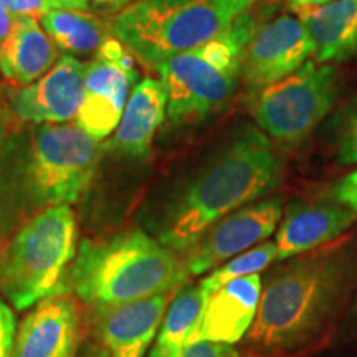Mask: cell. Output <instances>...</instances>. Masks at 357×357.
<instances>
[{"instance_id": "cell-27", "label": "cell", "mask_w": 357, "mask_h": 357, "mask_svg": "<svg viewBox=\"0 0 357 357\" xmlns=\"http://www.w3.org/2000/svg\"><path fill=\"white\" fill-rule=\"evenodd\" d=\"M0 6L6 7L15 15H30V17H42L50 10H55L48 0H0Z\"/></svg>"}, {"instance_id": "cell-33", "label": "cell", "mask_w": 357, "mask_h": 357, "mask_svg": "<svg viewBox=\"0 0 357 357\" xmlns=\"http://www.w3.org/2000/svg\"><path fill=\"white\" fill-rule=\"evenodd\" d=\"M8 131V111L3 105L2 100H0V146H2L3 139H6Z\"/></svg>"}, {"instance_id": "cell-9", "label": "cell", "mask_w": 357, "mask_h": 357, "mask_svg": "<svg viewBox=\"0 0 357 357\" xmlns=\"http://www.w3.org/2000/svg\"><path fill=\"white\" fill-rule=\"evenodd\" d=\"M283 217V199L266 197L243 205L220 218L181 258L187 281L265 242Z\"/></svg>"}, {"instance_id": "cell-31", "label": "cell", "mask_w": 357, "mask_h": 357, "mask_svg": "<svg viewBox=\"0 0 357 357\" xmlns=\"http://www.w3.org/2000/svg\"><path fill=\"white\" fill-rule=\"evenodd\" d=\"M132 2L134 0H91V3H95L98 8L105 12H121L124 7Z\"/></svg>"}, {"instance_id": "cell-10", "label": "cell", "mask_w": 357, "mask_h": 357, "mask_svg": "<svg viewBox=\"0 0 357 357\" xmlns=\"http://www.w3.org/2000/svg\"><path fill=\"white\" fill-rule=\"evenodd\" d=\"M132 55L118 38H108L86 65L83 101L75 124L102 141L118 128L136 82Z\"/></svg>"}, {"instance_id": "cell-19", "label": "cell", "mask_w": 357, "mask_h": 357, "mask_svg": "<svg viewBox=\"0 0 357 357\" xmlns=\"http://www.w3.org/2000/svg\"><path fill=\"white\" fill-rule=\"evenodd\" d=\"M314 43V61L333 63L357 53V0H333L300 12Z\"/></svg>"}, {"instance_id": "cell-4", "label": "cell", "mask_w": 357, "mask_h": 357, "mask_svg": "<svg viewBox=\"0 0 357 357\" xmlns=\"http://www.w3.org/2000/svg\"><path fill=\"white\" fill-rule=\"evenodd\" d=\"M77 296L93 311L184 287L182 261L142 230L86 240L70 270Z\"/></svg>"}, {"instance_id": "cell-28", "label": "cell", "mask_w": 357, "mask_h": 357, "mask_svg": "<svg viewBox=\"0 0 357 357\" xmlns=\"http://www.w3.org/2000/svg\"><path fill=\"white\" fill-rule=\"evenodd\" d=\"M342 318H346L341 324L342 334H344L347 339H357V288L354 294H352L349 306H347Z\"/></svg>"}, {"instance_id": "cell-18", "label": "cell", "mask_w": 357, "mask_h": 357, "mask_svg": "<svg viewBox=\"0 0 357 357\" xmlns=\"http://www.w3.org/2000/svg\"><path fill=\"white\" fill-rule=\"evenodd\" d=\"M58 61V48L35 17L20 15L0 45V73L17 86L37 82Z\"/></svg>"}, {"instance_id": "cell-3", "label": "cell", "mask_w": 357, "mask_h": 357, "mask_svg": "<svg viewBox=\"0 0 357 357\" xmlns=\"http://www.w3.org/2000/svg\"><path fill=\"white\" fill-rule=\"evenodd\" d=\"M100 141L77 124H42L29 134L12 182L0 192V231L35 213L78 202L96 172Z\"/></svg>"}, {"instance_id": "cell-7", "label": "cell", "mask_w": 357, "mask_h": 357, "mask_svg": "<svg viewBox=\"0 0 357 357\" xmlns=\"http://www.w3.org/2000/svg\"><path fill=\"white\" fill-rule=\"evenodd\" d=\"M75 253L77 220L70 205L35 213L0 250V294L24 311L60 293L61 276Z\"/></svg>"}, {"instance_id": "cell-12", "label": "cell", "mask_w": 357, "mask_h": 357, "mask_svg": "<svg viewBox=\"0 0 357 357\" xmlns=\"http://www.w3.org/2000/svg\"><path fill=\"white\" fill-rule=\"evenodd\" d=\"M86 65L63 55L42 78L26 84L12 100L13 113L24 123L66 124L77 118L84 93Z\"/></svg>"}, {"instance_id": "cell-5", "label": "cell", "mask_w": 357, "mask_h": 357, "mask_svg": "<svg viewBox=\"0 0 357 357\" xmlns=\"http://www.w3.org/2000/svg\"><path fill=\"white\" fill-rule=\"evenodd\" d=\"M257 0H134L113 20L114 38L155 66L229 30Z\"/></svg>"}, {"instance_id": "cell-32", "label": "cell", "mask_w": 357, "mask_h": 357, "mask_svg": "<svg viewBox=\"0 0 357 357\" xmlns=\"http://www.w3.org/2000/svg\"><path fill=\"white\" fill-rule=\"evenodd\" d=\"M329 2H333V0H289V6H291L293 10L300 13L303 10H310V8L326 6Z\"/></svg>"}, {"instance_id": "cell-11", "label": "cell", "mask_w": 357, "mask_h": 357, "mask_svg": "<svg viewBox=\"0 0 357 357\" xmlns=\"http://www.w3.org/2000/svg\"><path fill=\"white\" fill-rule=\"evenodd\" d=\"M311 56H314V43L300 17L281 15L257 29L242 66L248 96L287 78Z\"/></svg>"}, {"instance_id": "cell-2", "label": "cell", "mask_w": 357, "mask_h": 357, "mask_svg": "<svg viewBox=\"0 0 357 357\" xmlns=\"http://www.w3.org/2000/svg\"><path fill=\"white\" fill-rule=\"evenodd\" d=\"M284 159L257 126L243 124L197 169L164 208L158 240L177 255L229 213L278 189Z\"/></svg>"}, {"instance_id": "cell-14", "label": "cell", "mask_w": 357, "mask_h": 357, "mask_svg": "<svg viewBox=\"0 0 357 357\" xmlns=\"http://www.w3.org/2000/svg\"><path fill=\"white\" fill-rule=\"evenodd\" d=\"M176 291L96 310V334L109 357H144Z\"/></svg>"}, {"instance_id": "cell-13", "label": "cell", "mask_w": 357, "mask_h": 357, "mask_svg": "<svg viewBox=\"0 0 357 357\" xmlns=\"http://www.w3.org/2000/svg\"><path fill=\"white\" fill-rule=\"evenodd\" d=\"M82 337V311L68 293L45 298L19 324L13 357H75Z\"/></svg>"}, {"instance_id": "cell-6", "label": "cell", "mask_w": 357, "mask_h": 357, "mask_svg": "<svg viewBox=\"0 0 357 357\" xmlns=\"http://www.w3.org/2000/svg\"><path fill=\"white\" fill-rule=\"evenodd\" d=\"M257 29V20L247 12L218 37L154 66L167 96L169 121H202L230 100Z\"/></svg>"}, {"instance_id": "cell-20", "label": "cell", "mask_w": 357, "mask_h": 357, "mask_svg": "<svg viewBox=\"0 0 357 357\" xmlns=\"http://www.w3.org/2000/svg\"><path fill=\"white\" fill-rule=\"evenodd\" d=\"M205 301L207 296L200 283L178 288L169 303L149 357H177L178 351L197 333Z\"/></svg>"}, {"instance_id": "cell-25", "label": "cell", "mask_w": 357, "mask_h": 357, "mask_svg": "<svg viewBox=\"0 0 357 357\" xmlns=\"http://www.w3.org/2000/svg\"><path fill=\"white\" fill-rule=\"evenodd\" d=\"M17 321L10 306L0 298V357H13Z\"/></svg>"}, {"instance_id": "cell-1", "label": "cell", "mask_w": 357, "mask_h": 357, "mask_svg": "<svg viewBox=\"0 0 357 357\" xmlns=\"http://www.w3.org/2000/svg\"><path fill=\"white\" fill-rule=\"evenodd\" d=\"M357 288V240L337 238L288 258L261 276L248 339L258 349L296 354L321 341L344 316Z\"/></svg>"}, {"instance_id": "cell-16", "label": "cell", "mask_w": 357, "mask_h": 357, "mask_svg": "<svg viewBox=\"0 0 357 357\" xmlns=\"http://www.w3.org/2000/svg\"><path fill=\"white\" fill-rule=\"evenodd\" d=\"M260 296L261 273L225 283L207 298L202 321L190 341H212L230 346L240 342L252 329Z\"/></svg>"}, {"instance_id": "cell-17", "label": "cell", "mask_w": 357, "mask_h": 357, "mask_svg": "<svg viewBox=\"0 0 357 357\" xmlns=\"http://www.w3.org/2000/svg\"><path fill=\"white\" fill-rule=\"evenodd\" d=\"M166 119L167 96L162 83L144 78L129 95L121 121L106 147L129 158H146L151 153L155 132Z\"/></svg>"}, {"instance_id": "cell-24", "label": "cell", "mask_w": 357, "mask_h": 357, "mask_svg": "<svg viewBox=\"0 0 357 357\" xmlns=\"http://www.w3.org/2000/svg\"><path fill=\"white\" fill-rule=\"evenodd\" d=\"M177 357H238V351L222 342L190 341L178 351Z\"/></svg>"}, {"instance_id": "cell-30", "label": "cell", "mask_w": 357, "mask_h": 357, "mask_svg": "<svg viewBox=\"0 0 357 357\" xmlns=\"http://www.w3.org/2000/svg\"><path fill=\"white\" fill-rule=\"evenodd\" d=\"M56 10H88L89 0H48Z\"/></svg>"}, {"instance_id": "cell-22", "label": "cell", "mask_w": 357, "mask_h": 357, "mask_svg": "<svg viewBox=\"0 0 357 357\" xmlns=\"http://www.w3.org/2000/svg\"><path fill=\"white\" fill-rule=\"evenodd\" d=\"M276 260H278V250H276L275 242H263L225 261V265L215 268L211 275L200 281V287H202L205 296L208 298L229 281L261 273Z\"/></svg>"}, {"instance_id": "cell-15", "label": "cell", "mask_w": 357, "mask_h": 357, "mask_svg": "<svg viewBox=\"0 0 357 357\" xmlns=\"http://www.w3.org/2000/svg\"><path fill=\"white\" fill-rule=\"evenodd\" d=\"M357 222V213L331 202H296L289 205L276 231L278 261L298 257L342 236Z\"/></svg>"}, {"instance_id": "cell-8", "label": "cell", "mask_w": 357, "mask_h": 357, "mask_svg": "<svg viewBox=\"0 0 357 357\" xmlns=\"http://www.w3.org/2000/svg\"><path fill=\"white\" fill-rule=\"evenodd\" d=\"M336 96V68L307 60L287 78L257 91L252 96V114L255 126L275 144L293 147L318 128Z\"/></svg>"}, {"instance_id": "cell-21", "label": "cell", "mask_w": 357, "mask_h": 357, "mask_svg": "<svg viewBox=\"0 0 357 357\" xmlns=\"http://www.w3.org/2000/svg\"><path fill=\"white\" fill-rule=\"evenodd\" d=\"M40 25L58 50L70 56L95 55L106 42V25L86 10H50L40 17Z\"/></svg>"}, {"instance_id": "cell-26", "label": "cell", "mask_w": 357, "mask_h": 357, "mask_svg": "<svg viewBox=\"0 0 357 357\" xmlns=\"http://www.w3.org/2000/svg\"><path fill=\"white\" fill-rule=\"evenodd\" d=\"M331 197L357 213V169L339 178L331 187Z\"/></svg>"}, {"instance_id": "cell-29", "label": "cell", "mask_w": 357, "mask_h": 357, "mask_svg": "<svg viewBox=\"0 0 357 357\" xmlns=\"http://www.w3.org/2000/svg\"><path fill=\"white\" fill-rule=\"evenodd\" d=\"M19 19L20 15H15V13L7 10L6 7L0 6V45L6 42L8 35L12 33L13 26L17 25Z\"/></svg>"}, {"instance_id": "cell-23", "label": "cell", "mask_w": 357, "mask_h": 357, "mask_svg": "<svg viewBox=\"0 0 357 357\" xmlns=\"http://www.w3.org/2000/svg\"><path fill=\"white\" fill-rule=\"evenodd\" d=\"M326 131L337 162L342 166L357 164V95L333 116Z\"/></svg>"}]
</instances>
